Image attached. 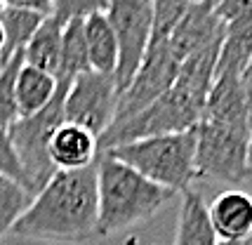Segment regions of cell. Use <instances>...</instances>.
I'll use <instances>...</instances> for the list:
<instances>
[{"mask_svg": "<svg viewBox=\"0 0 252 245\" xmlns=\"http://www.w3.org/2000/svg\"><path fill=\"white\" fill-rule=\"evenodd\" d=\"M241 88H243V97H245V106H248V116L252 122V59L248 61V66L243 68L241 73Z\"/></svg>", "mask_w": 252, "mask_h": 245, "instance_id": "obj_25", "label": "cell"}, {"mask_svg": "<svg viewBox=\"0 0 252 245\" xmlns=\"http://www.w3.org/2000/svg\"><path fill=\"white\" fill-rule=\"evenodd\" d=\"M179 66H182V61L170 50V43L149 47V52L144 57L134 80L118 99V109H116L113 122L127 121L134 113L144 111L149 104H154L158 97H163L165 92H170L172 85L177 83Z\"/></svg>", "mask_w": 252, "mask_h": 245, "instance_id": "obj_9", "label": "cell"}, {"mask_svg": "<svg viewBox=\"0 0 252 245\" xmlns=\"http://www.w3.org/2000/svg\"><path fill=\"white\" fill-rule=\"evenodd\" d=\"M248 139L250 132L226 125L200 121L196 125V172L233 186L250 184L248 172Z\"/></svg>", "mask_w": 252, "mask_h": 245, "instance_id": "obj_6", "label": "cell"}, {"mask_svg": "<svg viewBox=\"0 0 252 245\" xmlns=\"http://www.w3.org/2000/svg\"><path fill=\"white\" fill-rule=\"evenodd\" d=\"M221 35H224V24L217 17V2L205 0V2H189L187 14L177 24L175 33L167 43L177 59L184 61L189 55H193L203 45L212 43Z\"/></svg>", "mask_w": 252, "mask_h": 245, "instance_id": "obj_10", "label": "cell"}, {"mask_svg": "<svg viewBox=\"0 0 252 245\" xmlns=\"http://www.w3.org/2000/svg\"><path fill=\"white\" fill-rule=\"evenodd\" d=\"M50 14L22 10V7H14L10 2H5V12L0 14V24H2V31H5V57H2V64L12 55L24 52V47L29 45L33 33L40 29V24Z\"/></svg>", "mask_w": 252, "mask_h": 245, "instance_id": "obj_19", "label": "cell"}, {"mask_svg": "<svg viewBox=\"0 0 252 245\" xmlns=\"http://www.w3.org/2000/svg\"><path fill=\"white\" fill-rule=\"evenodd\" d=\"M0 177H7V179H12V182H17V184H22L24 189L31 191L33 196H35L31 182H29V175H26L22 160H19L17 151H14L10 132L2 130V127H0Z\"/></svg>", "mask_w": 252, "mask_h": 245, "instance_id": "obj_23", "label": "cell"}, {"mask_svg": "<svg viewBox=\"0 0 252 245\" xmlns=\"http://www.w3.org/2000/svg\"><path fill=\"white\" fill-rule=\"evenodd\" d=\"M92 71L88 59V45L83 33V19H73L64 26L62 31V55H59V68L55 78L57 83L71 85L78 76Z\"/></svg>", "mask_w": 252, "mask_h": 245, "instance_id": "obj_18", "label": "cell"}, {"mask_svg": "<svg viewBox=\"0 0 252 245\" xmlns=\"http://www.w3.org/2000/svg\"><path fill=\"white\" fill-rule=\"evenodd\" d=\"M97 163L85 170L55 172L35 193L10 236L22 241L85 243L97 236Z\"/></svg>", "mask_w": 252, "mask_h": 245, "instance_id": "obj_1", "label": "cell"}, {"mask_svg": "<svg viewBox=\"0 0 252 245\" xmlns=\"http://www.w3.org/2000/svg\"><path fill=\"white\" fill-rule=\"evenodd\" d=\"M220 243H236L252 236V196L241 189L221 191L208 205Z\"/></svg>", "mask_w": 252, "mask_h": 245, "instance_id": "obj_13", "label": "cell"}, {"mask_svg": "<svg viewBox=\"0 0 252 245\" xmlns=\"http://www.w3.org/2000/svg\"><path fill=\"white\" fill-rule=\"evenodd\" d=\"M175 245H220V238L212 229L205 198L196 189H187L179 208Z\"/></svg>", "mask_w": 252, "mask_h": 245, "instance_id": "obj_15", "label": "cell"}, {"mask_svg": "<svg viewBox=\"0 0 252 245\" xmlns=\"http://www.w3.org/2000/svg\"><path fill=\"white\" fill-rule=\"evenodd\" d=\"M109 24L118 43V66L113 73L118 99L130 88L144 57L149 52L151 24H154V2L151 0H113L106 7Z\"/></svg>", "mask_w": 252, "mask_h": 245, "instance_id": "obj_7", "label": "cell"}, {"mask_svg": "<svg viewBox=\"0 0 252 245\" xmlns=\"http://www.w3.org/2000/svg\"><path fill=\"white\" fill-rule=\"evenodd\" d=\"M31 191L7 177H0V241L14 229V224L24 217V212L33 203Z\"/></svg>", "mask_w": 252, "mask_h": 245, "instance_id": "obj_20", "label": "cell"}, {"mask_svg": "<svg viewBox=\"0 0 252 245\" xmlns=\"http://www.w3.org/2000/svg\"><path fill=\"white\" fill-rule=\"evenodd\" d=\"M104 156L137 170L142 177L163 189L184 191L198 179L196 172V127L189 132L139 139L104 151Z\"/></svg>", "mask_w": 252, "mask_h": 245, "instance_id": "obj_3", "label": "cell"}, {"mask_svg": "<svg viewBox=\"0 0 252 245\" xmlns=\"http://www.w3.org/2000/svg\"><path fill=\"white\" fill-rule=\"evenodd\" d=\"M50 163L55 172H73V170H85L92 167L99 158V139L92 132L64 122L50 139L47 149Z\"/></svg>", "mask_w": 252, "mask_h": 245, "instance_id": "obj_12", "label": "cell"}, {"mask_svg": "<svg viewBox=\"0 0 252 245\" xmlns=\"http://www.w3.org/2000/svg\"><path fill=\"white\" fill-rule=\"evenodd\" d=\"M109 2H76V0H57L52 2V17L57 22L66 26L73 19H85L90 14H94L99 10H106Z\"/></svg>", "mask_w": 252, "mask_h": 245, "instance_id": "obj_24", "label": "cell"}, {"mask_svg": "<svg viewBox=\"0 0 252 245\" xmlns=\"http://www.w3.org/2000/svg\"><path fill=\"white\" fill-rule=\"evenodd\" d=\"M2 12H5V2L0 0V14H2Z\"/></svg>", "mask_w": 252, "mask_h": 245, "instance_id": "obj_29", "label": "cell"}, {"mask_svg": "<svg viewBox=\"0 0 252 245\" xmlns=\"http://www.w3.org/2000/svg\"><path fill=\"white\" fill-rule=\"evenodd\" d=\"M2 57H5V31H2V24H0V64H2Z\"/></svg>", "mask_w": 252, "mask_h": 245, "instance_id": "obj_27", "label": "cell"}, {"mask_svg": "<svg viewBox=\"0 0 252 245\" xmlns=\"http://www.w3.org/2000/svg\"><path fill=\"white\" fill-rule=\"evenodd\" d=\"M118 109V90L113 76L88 71L78 76L66 92L64 118L71 125L101 137L111 127Z\"/></svg>", "mask_w": 252, "mask_h": 245, "instance_id": "obj_8", "label": "cell"}, {"mask_svg": "<svg viewBox=\"0 0 252 245\" xmlns=\"http://www.w3.org/2000/svg\"><path fill=\"white\" fill-rule=\"evenodd\" d=\"M220 245H252V236L245 241H236V243H220Z\"/></svg>", "mask_w": 252, "mask_h": 245, "instance_id": "obj_28", "label": "cell"}, {"mask_svg": "<svg viewBox=\"0 0 252 245\" xmlns=\"http://www.w3.org/2000/svg\"><path fill=\"white\" fill-rule=\"evenodd\" d=\"M175 191L142 177L137 170L99 153L97 158V236H116L149 222L172 201Z\"/></svg>", "mask_w": 252, "mask_h": 245, "instance_id": "obj_2", "label": "cell"}, {"mask_svg": "<svg viewBox=\"0 0 252 245\" xmlns=\"http://www.w3.org/2000/svg\"><path fill=\"white\" fill-rule=\"evenodd\" d=\"M205 104L196 97H191L187 90L172 85L170 92L158 97L154 104H149L144 111L134 113L127 121L113 122L106 132L99 137V153L116 149V146L163 137V134H177L193 130L203 121Z\"/></svg>", "mask_w": 252, "mask_h": 245, "instance_id": "obj_4", "label": "cell"}, {"mask_svg": "<svg viewBox=\"0 0 252 245\" xmlns=\"http://www.w3.org/2000/svg\"><path fill=\"white\" fill-rule=\"evenodd\" d=\"M62 31L64 26L50 14L24 47V64L55 76L59 68V55H62Z\"/></svg>", "mask_w": 252, "mask_h": 245, "instance_id": "obj_17", "label": "cell"}, {"mask_svg": "<svg viewBox=\"0 0 252 245\" xmlns=\"http://www.w3.org/2000/svg\"><path fill=\"white\" fill-rule=\"evenodd\" d=\"M68 88L71 85H66V83H57L55 97L43 111L35 113V116H29V118H19L7 130L12 144H14V151H17V156L22 160L35 193L55 177V167L50 163L47 149H50L52 134L66 122L64 99Z\"/></svg>", "mask_w": 252, "mask_h": 245, "instance_id": "obj_5", "label": "cell"}, {"mask_svg": "<svg viewBox=\"0 0 252 245\" xmlns=\"http://www.w3.org/2000/svg\"><path fill=\"white\" fill-rule=\"evenodd\" d=\"M248 172L252 179V130H250V139H248Z\"/></svg>", "mask_w": 252, "mask_h": 245, "instance_id": "obj_26", "label": "cell"}, {"mask_svg": "<svg viewBox=\"0 0 252 245\" xmlns=\"http://www.w3.org/2000/svg\"><path fill=\"white\" fill-rule=\"evenodd\" d=\"M203 121L250 132L252 122H250V116H248L245 97H243L241 73H236V71H220V73H215L212 88H210L208 99H205Z\"/></svg>", "mask_w": 252, "mask_h": 245, "instance_id": "obj_11", "label": "cell"}, {"mask_svg": "<svg viewBox=\"0 0 252 245\" xmlns=\"http://www.w3.org/2000/svg\"><path fill=\"white\" fill-rule=\"evenodd\" d=\"M57 92V78L52 73H45L40 68L24 64L17 73L14 83V101L19 118H29L40 113L52 101Z\"/></svg>", "mask_w": 252, "mask_h": 245, "instance_id": "obj_16", "label": "cell"}, {"mask_svg": "<svg viewBox=\"0 0 252 245\" xmlns=\"http://www.w3.org/2000/svg\"><path fill=\"white\" fill-rule=\"evenodd\" d=\"M189 2H175V0H156L154 2V24H151V40L149 47L167 43L175 33L177 24L187 14Z\"/></svg>", "mask_w": 252, "mask_h": 245, "instance_id": "obj_22", "label": "cell"}, {"mask_svg": "<svg viewBox=\"0 0 252 245\" xmlns=\"http://www.w3.org/2000/svg\"><path fill=\"white\" fill-rule=\"evenodd\" d=\"M24 66V52L12 55L5 64H0V127L10 130L19 121L17 113V101H14V83L17 73Z\"/></svg>", "mask_w": 252, "mask_h": 245, "instance_id": "obj_21", "label": "cell"}, {"mask_svg": "<svg viewBox=\"0 0 252 245\" xmlns=\"http://www.w3.org/2000/svg\"><path fill=\"white\" fill-rule=\"evenodd\" d=\"M83 33H85V45H88L90 68L94 73L113 76L116 66H118V43H116V33L109 24L106 10H99L85 17L83 19Z\"/></svg>", "mask_w": 252, "mask_h": 245, "instance_id": "obj_14", "label": "cell"}]
</instances>
